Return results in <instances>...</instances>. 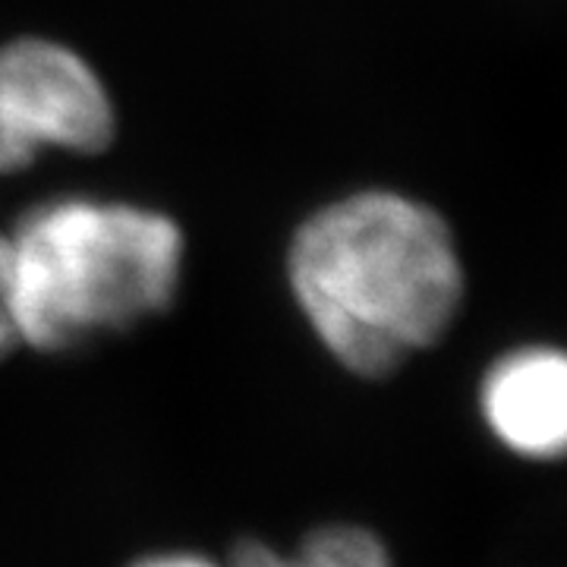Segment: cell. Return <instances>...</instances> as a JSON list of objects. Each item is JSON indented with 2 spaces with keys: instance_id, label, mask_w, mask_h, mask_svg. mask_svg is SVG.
<instances>
[{
  "instance_id": "1",
  "label": "cell",
  "mask_w": 567,
  "mask_h": 567,
  "mask_svg": "<svg viewBox=\"0 0 567 567\" xmlns=\"http://www.w3.org/2000/svg\"><path fill=\"white\" fill-rule=\"evenodd\" d=\"M284 275L324 353L369 382L439 344L466 297L461 246L445 215L382 186L309 212L287 244Z\"/></svg>"
},
{
  "instance_id": "2",
  "label": "cell",
  "mask_w": 567,
  "mask_h": 567,
  "mask_svg": "<svg viewBox=\"0 0 567 567\" xmlns=\"http://www.w3.org/2000/svg\"><path fill=\"white\" fill-rule=\"evenodd\" d=\"M7 237L17 334L35 353L130 334L181 297L186 234L162 208L61 196L25 208Z\"/></svg>"
},
{
  "instance_id": "3",
  "label": "cell",
  "mask_w": 567,
  "mask_h": 567,
  "mask_svg": "<svg viewBox=\"0 0 567 567\" xmlns=\"http://www.w3.org/2000/svg\"><path fill=\"white\" fill-rule=\"evenodd\" d=\"M117 142V102L104 76L73 44L17 35L0 44V177L41 152L95 158Z\"/></svg>"
},
{
  "instance_id": "4",
  "label": "cell",
  "mask_w": 567,
  "mask_h": 567,
  "mask_svg": "<svg viewBox=\"0 0 567 567\" xmlns=\"http://www.w3.org/2000/svg\"><path fill=\"white\" fill-rule=\"evenodd\" d=\"M480 416L492 439L524 461L567 457V350L517 347L488 365Z\"/></svg>"
},
{
  "instance_id": "5",
  "label": "cell",
  "mask_w": 567,
  "mask_h": 567,
  "mask_svg": "<svg viewBox=\"0 0 567 567\" xmlns=\"http://www.w3.org/2000/svg\"><path fill=\"white\" fill-rule=\"evenodd\" d=\"M290 561L293 567H394L382 536L357 524H324L312 529Z\"/></svg>"
},
{
  "instance_id": "6",
  "label": "cell",
  "mask_w": 567,
  "mask_h": 567,
  "mask_svg": "<svg viewBox=\"0 0 567 567\" xmlns=\"http://www.w3.org/2000/svg\"><path fill=\"white\" fill-rule=\"evenodd\" d=\"M20 347L17 319H13V262H10V237L0 230V363Z\"/></svg>"
},
{
  "instance_id": "7",
  "label": "cell",
  "mask_w": 567,
  "mask_h": 567,
  "mask_svg": "<svg viewBox=\"0 0 567 567\" xmlns=\"http://www.w3.org/2000/svg\"><path fill=\"white\" fill-rule=\"evenodd\" d=\"M126 567H230L215 561L212 555L203 551H189V548H167V551H148Z\"/></svg>"
},
{
  "instance_id": "8",
  "label": "cell",
  "mask_w": 567,
  "mask_h": 567,
  "mask_svg": "<svg viewBox=\"0 0 567 567\" xmlns=\"http://www.w3.org/2000/svg\"><path fill=\"white\" fill-rule=\"evenodd\" d=\"M230 567H293V561H290V555H281L265 543H244L234 551Z\"/></svg>"
}]
</instances>
